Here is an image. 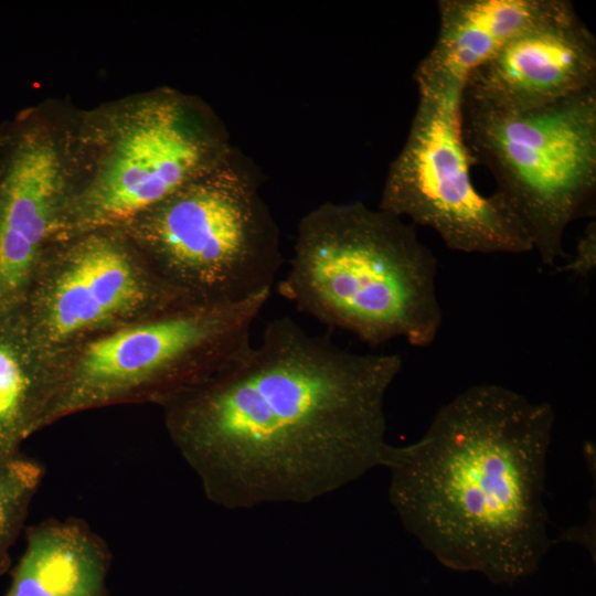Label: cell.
I'll return each mask as SVG.
<instances>
[{"mask_svg": "<svg viewBox=\"0 0 596 596\" xmlns=\"http://www.w3.org/2000/svg\"><path fill=\"white\" fill-rule=\"evenodd\" d=\"M395 353H356L295 320L171 400L169 427L206 498L225 509L309 503L384 467Z\"/></svg>", "mask_w": 596, "mask_h": 596, "instance_id": "1", "label": "cell"}, {"mask_svg": "<svg viewBox=\"0 0 596 596\" xmlns=\"http://www.w3.org/2000/svg\"><path fill=\"white\" fill-rule=\"evenodd\" d=\"M555 415L499 384L470 386L424 435L390 446L389 499L404 529L441 565L511 586L556 540L544 504Z\"/></svg>", "mask_w": 596, "mask_h": 596, "instance_id": "2", "label": "cell"}, {"mask_svg": "<svg viewBox=\"0 0 596 596\" xmlns=\"http://www.w3.org/2000/svg\"><path fill=\"white\" fill-rule=\"evenodd\" d=\"M436 275L415 225L359 201L328 202L300 220L279 292L371 345L402 338L425 347L443 323Z\"/></svg>", "mask_w": 596, "mask_h": 596, "instance_id": "3", "label": "cell"}, {"mask_svg": "<svg viewBox=\"0 0 596 596\" xmlns=\"http://www.w3.org/2000/svg\"><path fill=\"white\" fill-rule=\"evenodd\" d=\"M461 130L471 164L491 173L533 251L554 266L596 192V87L524 111L461 98Z\"/></svg>", "mask_w": 596, "mask_h": 596, "instance_id": "4", "label": "cell"}, {"mask_svg": "<svg viewBox=\"0 0 596 596\" xmlns=\"http://www.w3.org/2000/svg\"><path fill=\"white\" fill-rule=\"evenodd\" d=\"M259 182L234 151L156 207L149 232L169 272L206 304L270 292L283 264L279 230Z\"/></svg>", "mask_w": 596, "mask_h": 596, "instance_id": "5", "label": "cell"}, {"mask_svg": "<svg viewBox=\"0 0 596 596\" xmlns=\"http://www.w3.org/2000/svg\"><path fill=\"white\" fill-rule=\"evenodd\" d=\"M406 140L391 162L379 209L434 230L457 252L533 251L520 221L498 193L481 194L470 177L461 130L460 85L417 86Z\"/></svg>", "mask_w": 596, "mask_h": 596, "instance_id": "6", "label": "cell"}, {"mask_svg": "<svg viewBox=\"0 0 596 596\" xmlns=\"http://www.w3.org/2000/svg\"><path fill=\"white\" fill-rule=\"evenodd\" d=\"M269 296L200 304L96 340L61 385L45 423L136 391L168 387L177 397L187 382L190 390L204 384L202 372L212 380L252 347V327Z\"/></svg>", "mask_w": 596, "mask_h": 596, "instance_id": "7", "label": "cell"}, {"mask_svg": "<svg viewBox=\"0 0 596 596\" xmlns=\"http://www.w3.org/2000/svg\"><path fill=\"white\" fill-rule=\"evenodd\" d=\"M233 151L225 134L182 102L159 100L117 142L86 196L84 217L102 225L157 207Z\"/></svg>", "mask_w": 596, "mask_h": 596, "instance_id": "8", "label": "cell"}, {"mask_svg": "<svg viewBox=\"0 0 596 596\" xmlns=\"http://www.w3.org/2000/svg\"><path fill=\"white\" fill-rule=\"evenodd\" d=\"M596 87V39L568 0L553 8L466 78L461 98L503 111L554 104Z\"/></svg>", "mask_w": 596, "mask_h": 596, "instance_id": "9", "label": "cell"}, {"mask_svg": "<svg viewBox=\"0 0 596 596\" xmlns=\"http://www.w3.org/2000/svg\"><path fill=\"white\" fill-rule=\"evenodd\" d=\"M61 185L53 147L29 141L17 151L0 188V313L23 300Z\"/></svg>", "mask_w": 596, "mask_h": 596, "instance_id": "10", "label": "cell"}, {"mask_svg": "<svg viewBox=\"0 0 596 596\" xmlns=\"http://www.w3.org/2000/svg\"><path fill=\"white\" fill-rule=\"evenodd\" d=\"M556 0H439L436 41L419 62L417 86L464 85Z\"/></svg>", "mask_w": 596, "mask_h": 596, "instance_id": "11", "label": "cell"}, {"mask_svg": "<svg viewBox=\"0 0 596 596\" xmlns=\"http://www.w3.org/2000/svg\"><path fill=\"white\" fill-rule=\"evenodd\" d=\"M111 554L81 519H46L25 532V549L3 596H109Z\"/></svg>", "mask_w": 596, "mask_h": 596, "instance_id": "12", "label": "cell"}, {"mask_svg": "<svg viewBox=\"0 0 596 596\" xmlns=\"http://www.w3.org/2000/svg\"><path fill=\"white\" fill-rule=\"evenodd\" d=\"M141 283L115 246H86L60 276L51 295L46 327L55 339L73 336L143 300Z\"/></svg>", "mask_w": 596, "mask_h": 596, "instance_id": "13", "label": "cell"}, {"mask_svg": "<svg viewBox=\"0 0 596 596\" xmlns=\"http://www.w3.org/2000/svg\"><path fill=\"white\" fill-rule=\"evenodd\" d=\"M11 317L0 313V457L20 454L21 443L45 423L49 408L25 351L8 327Z\"/></svg>", "mask_w": 596, "mask_h": 596, "instance_id": "14", "label": "cell"}, {"mask_svg": "<svg viewBox=\"0 0 596 596\" xmlns=\"http://www.w3.org/2000/svg\"><path fill=\"white\" fill-rule=\"evenodd\" d=\"M44 475L43 466L21 454L0 457V574L10 567V549L25 522Z\"/></svg>", "mask_w": 596, "mask_h": 596, "instance_id": "15", "label": "cell"}, {"mask_svg": "<svg viewBox=\"0 0 596 596\" xmlns=\"http://www.w3.org/2000/svg\"><path fill=\"white\" fill-rule=\"evenodd\" d=\"M596 260V226L595 222L589 223L579 240L573 259L563 266L564 270H570L578 275H588L595 267Z\"/></svg>", "mask_w": 596, "mask_h": 596, "instance_id": "16", "label": "cell"}]
</instances>
